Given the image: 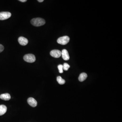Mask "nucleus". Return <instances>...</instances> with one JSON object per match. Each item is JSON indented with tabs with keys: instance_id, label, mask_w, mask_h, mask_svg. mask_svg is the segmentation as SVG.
<instances>
[{
	"instance_id": "12",
	"label": "nucleus",
	"mask_w": 122,
	"mask_h": 122,
	"mask_svg": "<svg viewBox=\"0 0 122 122\" xmlns=\"http://www.w3.org/2000/svg\"><path fill=\"white\" fill-rule=\"evenodd\" d=\"M57 80L59 84L62 85L64 84L65 83V80L62 78L60 76L57 77Z\"/></svg>"
},
{
	"instance_id": "8",
	"label": "nucleus",
	"mask_w": 122,
	"mask_h": 122,
	"mask_svg": "<svg viewBox=\"0 0 122 122\" xmlns=\"http://www.w3.org/2000/svg\"><path fill=\"white\" fill-rule=\"evenodd\" d=\"M61 56L65 61H68L70 59V56L68 51L66 49L62 50L61 52Z\"/></svg>"
},
{
	"instance_id": "10",
	"label": "nucleus",
	"mask_w": 122,
	"mask_h": 122,
	"mask_svg": "<svg viewBox=\"0 0 122 122\" xmlns=\"http://www.w3.org/2000/svg\"><path fill=\"white\" fill-rule=\"evenodd\" d=\"M7 111V107L4 105H0V116L4 114Z\"/></svg>"
},
{
	"instance_id": "6",
	"label": "nucleus",
	"mask_w": 122,
	"mask_h": 122,
	"mask_svg": "<svg viewBox=\"0 0 122 122\" xmlns=\"http://www.w3.org/2000/svg\"><path fill=\"white\" fill-rule=\"evenodd\" d=\"M27 101L28 104L33 107H35L37 106L38 104V103L36 100L32 97L28 98Z\"/></svg>"
},
{
	"instance_id": "3",
	"label": "nucleus",
	"mask_w": 122,
	"mask_h": 122,
	"mask_svg": "<svg viewBox=\"0 0 122 122\" xmlns=\"http://www.w3.org/2000/svg\"><path fill=\"white\" fill-rule=\"evenodd\" d=\"M69 37L68 36H62L59 38L57 40L58 43L61 45H66L70 41Z\"/></svg>"
},
{
	"instance_id": "11",
	"label": "nucleus",
	"mask_w": 122,
	"mask_h": 122,
	"mask_svg": "<svg viewBox=\"0 0 122 122\" xmlns=\"http://www.w3.org/2000/svg\"><path fill=\"white\" fill-rule=\"evenodd\" d=\"M87 76H87V74L85 73H82L80 74L79 77H78V80L80 82H82L86 80Z\"/></svg>"
},
{
	"instance_id": "2",
	"label": "nucleus",
	"mask_w": 122,
	"mask_h": 122,
	"mask_svg": "<svg viewBox=\"0 0 122 122\" xmlns=\"http://www.w3.org/2000/svg\"><path fill=\"white\" fill-rule=\"evenodd\" d=\"M23 59L24 61L29 63H33L36 61L35 56L32 54L26 55L23 57Z\"/></svg>"
},
{
	"instance_id": "5",
	"label": "nucleus",
	"mask_w": 122,
	"mask_h": 122,
	"mask_svg": "<svg viewBox=\"0 0 122 122\" xmlns=\"http://www.w3.org/2000/svg\"><path fill=\"white\" fill-rule=\"evenodd\" d=\"M50 55L52 57L55 58H58L61 55V52L60 50H54L51 51L50 53Z\"/></svg>"
},
{
	"instance_id": "13",
	"label": "nucleus",
	"mask_w": 122,
	"mask_h": 122,
	"mask_svg": "<svg viewBox=\"0 0 122 122\" xmlns=\"http://www.w3.org/2000/svg\"><path fill=\"white\" fill-rule=\"evenodd\" d=\"M63 70H68L69 68H70V66L67 63H65L63 65Z\"/></svg>"
},
{
	"instance_id": "16",
	"label": "nucleus",
	"mask_w": 122,
	"mask_h": 122,
	"mask_svg": "<svg viewBox=\"0 0 122 122\" xmlns=\"http://www.w3.org/2000/svg\"><path fill=\"white\" fill-rule=\"evenodd\" d=\"M19 1L21 2H25L27 1V0H19Z\"/></svg>"
},
{
	"instance_id": "9",
	"label": "nucleus",
	"mask_w": 122,
	"mask_h": 122,
	"mask_svg": "<svg viewBox=\"0 0 122 122\" xmlns=\"http://www.w3.org/2000/svg\"><path fill=\"white\" fill-rule=\"evenodd\" d=\"M11 98V96L8 93L2 94L0 96V99L5 100H9Z\"/></svg>"
},
{
	"instance_id": "17",
	"label": "nucleus",
	"mask_w": 122,
	"mask_h": 122,
	"mask_svg": "<svg viewBox=\"0 0 122 122\" xmlns=\"http://www.w3.org/2000/svg\"><path fill=\"white\" fill-rule=\"evenodd\" d=\"M38 1L40 2H43L44 0H38Z\"/></svg>"
},
{
	"instance_id": "4",
	"label": "nucleus",
	"mask_w": 122,
	"mask_h": 122,
	"mask_svg": "<svg viewBox=\"0 0 122 122\" xmlns=\"http://www.w3.org/2000/svg\"><path fill=\"white\" fill-rule=\"evenodd\" d=\"M11 14L9 12H0V20H5L11 17Z\"/></svg>"
},
{
	"instance_id": "7",
	"label": "nucleus",
	"mask_w": 122,
	"mask_h": 122,
	"mask_svg": "<svg viewBox=\"0 0 122 122\" xmlns=\"http://www.w3.org/2000/svg\"><path fill=\"white\" fill-rule=\"evenodd\" d=\"M18 42L22 46H26L28 43V40L27 39L23 37H20L19 38Z\"/></svg>"
},
{
	"instance_id": "1",
	"label": "nucleus",
	"mask_w": 122,
	"mask_h": 122,
	"mask_svg": "<svg viewBox=\"0 0 122 122\" xmlns=\"http://www.w3.org/2000/svg\"><path fill=\"white\" fill-rule=\"evenodd\" d=\"M31 23L32 25L36 27H39L44 25L46 23L44 19L40 18L33 19L31 20Z\"/></svg>"
},
{
	"instance_id": "15",
	"label": "nucleus",
	"mask_w": 122,
	"mask_h": 122,
	"mask_svg": "<svg viewBox=\"0 0 122 122\" xmlns=\"http://www.w3.org/2000/svg\"><path fill=\"white\" fill-rule=\"evenodd\" d=\"M4 49V47L3 45L0 44V53L2 52Z\"/></svg>"
},
{
	"instance_id": "14",
	"label": "nucleus",
	"mask_w": 122,
	"mask_h": 122,
	"mask_svg": "<svg viewBox=\"0 0 122 122\" xmlns=\"http://www.w3.org/2000/svg\"><path fill=\"white\" fill-rule=\"evenodd\" d=\"M58 68L59 70V72L60 73H62L63 72V65H59L58 66Z\"/></svg>"
}]
</instances>
